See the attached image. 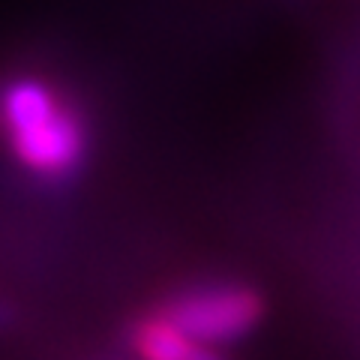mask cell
<instances>
[{"label": "cell", "instance_id": "obj_1", "mask_svg": "<svg viewBox=\"0 0 360 360\" xmlns=\"http://www.w3.org/2000/svg\"><path fill=\"white\" fill-rule=\"evenodd\" d=\"M9 144L27 172L66 180L84 162L87 129L82 115L39 78H15L0 94Z\"/></svg>", "mask_w": 360, "mask_h": 360}, {"label": "cell", "instance_id": "obj_2", "mask_svg": "<svg viewBox=\"0 0 360 360\" xmlns=\"http://www.w3.org/2000/svg\"><path fill=\"white\" fill-rule=\"evenodd\" d=\"M193 340L225 348L246 340L264 319V297L240 283H201L168 295L160 309Z\"/></svg>", "mask_w": 360, "mask_h": 360}, {"label": "cell", "instance_id": "obj_3", "mask_svg": "<svg viewBox=\"0 0 360 360\" xmlns=\"http://www.w3.org/2000/svg\"><path fill=\"white\" fill-rule=\"evenodd\" d=\"M129 348L141 360H229L222 348L193 340L160 312H148L129 324Z\"/></svg>", "mask_w": 360, "mask_h": 360}, {"label": "cell", "instance_id": "obj_4", "mask_svg": "<svg viewBox=\"0 0 360 360\" xmlns=\"http://www.w3.org/2000/svg\"><path fill=\"white\" fill-rule=\"evenodd\" d=\"M13 321H15V309L9 307V303H4V300H0V330L13 328Z\"/></svg>", "mask_w": 360, "mask_h": 360}]
</instances>
